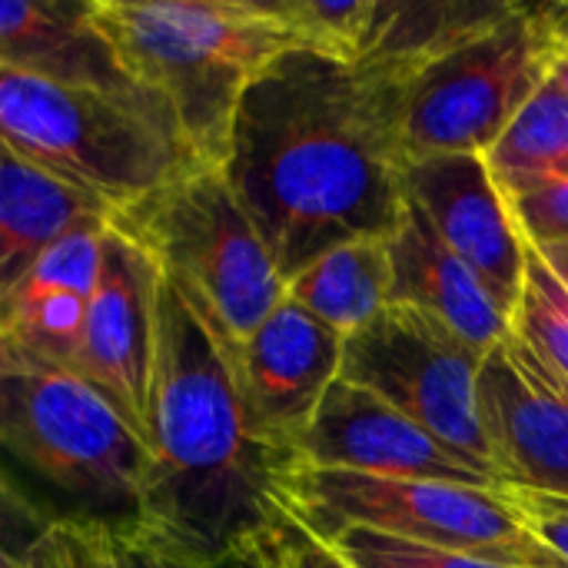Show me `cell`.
<instances>
[{
  "mask_svg": "<svg viewBox=\"0 0 568 568\" xmlns=\"http://www.w3.org/2000/svg\"><path fill=\"white\" fill-rule=\"evenodd\" d=\"M403 186L436 236L486 283L513 320L526 283L529 243L496 190L486 160L473 153L419 156L406 163Z\"/></svg>",
  "mask_w": 568,
  "mask_h": 568,
  "instance_id": "cell-13",
  "label": "cell"
},
{
  "mask_svg": "<svg viewBox=\"0 0 568 568\" xmlns=\"http://www.w3.org/2000/svg\"><path fill=\"white\" fill-rule=\"evenodd\" d=\"M0 67L60 87L110 93L166 116L123 70L90 13V0H0Z\"/></svg>",
  "mask_w": 568,
  "mask_h": 568,
  "instance_id": "cell-15",
  "label": "cell"
},
{
  "mask_svg": "<svg viewBox=\"0 0 568 568\" xmlns=\"http://www.w3.org/2000/svg\"><path fill=\"white\" fill-rule=\"evenodd\" d=\"M296 33L300 50L336 63H359L383 37L389 0H276Z\"/></svg>",
  "mask_w": 568,
  "mask_h": 568,
  "instance_id": "cell-21",
  "label": "cell"
},
{
  "mask_svg": "<svg viewBox=\"0 0 568 568\" xmlns=\"http://www.w3.org/2000/svg\"><path fill=\"white\" fill-rule=\"evenodd\" d=\"M243 556H253L266 568H356L343 552H336L329 542H323L316 532L300 526L283 509L270 532Z\"/></svg>",
  "mask_w": 568,
  "mask_h": 568,
  "instance_id": "cell-25",
  "label": "cell"
},
{
  "mask_svg": "<svg viewBox=\"0 0 568 568\" xmlns=\"http://www.w3.org/2000/svg\"><path fill=\"white\" fill-rule=\"evenodd\" d=\"M529 246L568 243V176L536 186L506 203Z\"/></svg>",
  "mask_w": 568,
  "mask_h": 568,
  "instance_id": "cell-27",
  "label": "cell"
},
{
  "mask_svg": "<svg viewBox=\"0 0 568 568\" xmlns=\"http://www.w3.org/2000/svg\"><path fill=\"white\" fill-rule=\"evenodd\" d=\"M329 542L336 552H343L356 568H516L496 559L469 556V552H453V549H436V546H419L393 536H379L369 529H343Z\"/></svg>",
  "mask_w": 568,
  "mask_h": 568,
  "instance_id": "cell-23",
  "label": "cell"
},
{
  "mask_svg": "<svg viewBox=\"0 0 568 568\" xmlns=\"http://www.w3.org/2000/svg\"><path fill=\"white\" fill-rule=\"evenodd\" d=\"M479 419L509 489L568 499V386L516 333L483 359Z\"/></svg>",
  "mask_w": 568,
  "mask_h": 568,
  "instance_id": "cell-12",
  "label": "cell"
},
{
  "mask_svg": "<svg viewBox=\"0 0 568 568\" xmlns=\"http://www.w3.org/2000/svg\"><path fill=\"white\" fill-rule=\"evenodd\" d=\"M296 466L253 426L233 349L163 276L136 523L163 542L223 566L250 552L280 516Z\"/></svg>",
  "mask_w": 568,
  "mask_h": 568,
  "instance_id": "cell-2",
  "label": "cell"
},
{
  "mask_svg": "<svg viewBox=\"0 0 568 568\" xmlns=\"http://www.w3.org/2000/svg\"><path fill=\"white\" fill-rule=\"evenodd\" d=\"M97 532L106 568H226L163 542L136 519H97Z\"/></svg>",
  "mask_w": 568,
  "mask_h": 568,
  "instance_id": "cell-24",
  "label": "cell"
},
{
  "mask_svg": "<svg viewBox=\"0 0 568 568\" xmlns=\"http://www.w3.org/2000/svg\"><path fill=\"white\" fill-rule=\"evenodd\" d=\"M393 250V303L429 313L489 356L509 339L513 320L486 290V283L436 236L429 220L406 200V216L389 236Z\"/></svg>",
  "mask_w": 568,
  "mask_h": 568,
  "instance_id": "cell-17",
  "label": "cell"
},
{
  "mask_svg": "<svg viewBox=\"0 0 568 568\" xmlns=\"http://www.w3.org/2000/svg\"><path fill=\"white\" fill-rule=\"evenodd\" d=\"M513 333L568 386V290L532 246L513 310Z\"/></svg>",
  "mask_w": 568,
  "mask_h": 568,
  "instance_id": "cell-22",
  "label": "cell"
},
{
  "mask_svg": "<svg viewBox=\"0 0 568 568\" xmlns=\"http://www.w3.org/2000/svg\"><path fill=\"white\" fill-rule=\"evenodd\" d=\"M483 359L446 323L393 303L343 343L339 379L373 393L449 449L496 473L479 419Z\"/></svg>",
  "mask_w": 568,
  "mask_h": 568,
  "instance_id": "cell-9",
  "label": "cell"
},
{
  "mask_svg": "<svg viewBox=\"0 0 568 568\" xmlns=\"http://www.w3.org/2000/svg\"><path fill=\"white\" fill-rule=\"evenodd\" d=\"M503 200L568 176V90L552 77L483 156Z\"/></svg>",
  "mask_w": 568,
  "mask_h": 568,
  "instance_id": "cell-20",
  "label": "cell"
},
{
  "mask_svg": "<svg viewBox=\"0 0 568 568\" xmlns=\"http://www.w3.org/2000/svg\"><path fill=\"white\" fill-rule=\"evenodd\" d=\"M110 223L156 260L233 353L286 300V276L216 166L176 176Z\"/></svg>",
  "mask_w": 568,
  "mask_h": 568,
  "instance_id": "cell-5",
  "label": "cell"
},
{
  "mask_svg": "<svg viewBox=\"0 0 568 568\" xmlns=\"http://www.w3.org/2000/svg\"><path fill=\"white\" fill-rule=\"evenodd\" d=\"M110 216L106 203L60 183L0 140V303L53 243Z\"/></svg>",
  "mask_w": 568,
  "mask_h": 568,
  "instance_id": "cell-18",
  "label": "cell"
},
{
  "mask_svg": "<svg viewBox=\"0 0 568 568\" xmlns=\"http://www.w3.org/2000/svg\"><path fill=\"white\" fill-rule=\"evenodd\" d=\"M30 568H106L93 516H57L23 559Z\"/></svg>",
  "mask_w": 568,
  "mask_h": 568,
  "instance_id": "cell-26",
  "label": "cell"
},
{
  "mask_svg": "<svg viewBox=\"0 0 568 568\" xmlns=\"http://www.w3.org/2000/svg\"><path fill=\"white\" fill-rule=\"evenodd\" d=\"M0 568H30L23 559H17V556H7V552H0Z\"/></svg>",
  "mask_w": 568,
  "mask_h": 568,
  "instance_id": "cell-32",
  "label": "cell"
},
{
  "mask_svg": "<svg viewBox=\"0 0 568 568\" xmlns=\"http://www.w3.org/2000/svg\"><path fill=\"white\" fill-rule=\"evenodd\" d=\"M0 446L93 519H133L146 443L77 373L0 339Z\"/></svg>",
  "mask_w": 568,
  "mask_h": 568,
  "instance_id": "cell-6",
  "label": "cell"
},
{
  "mask_svg": "<svg viewBox=\"0 0 568 568\" xmlns=\"http://www.w3.org/2000/svg\"><path fill=\"white\" fill-rule=\"evenodd\" d=\"M160 280L156 260L120 226L106 223L77 376L90 383L143 443L156 363Z\"/></svg>",
  "mask_w": 568,
  "mask_h": 568,
  "instance_id": "cell-10",
  "label": "cell"
},
{
  "mask_svg": "<svg viewBox=\"0 0 568 568\" xmlns=\"http://www.w3.org/2000/svg\"><path fill=\"white\" fill-rule=\"evenodd\" d=\"M296 466L356 473L373 479H423L509 489L496 473L449 449L419 423L346 379H336L323 396L310 429L300 439Z\"/></svg>",
  "mask_w": 568,
  "mask_h": 568,
  "instance_id": "cell-11",
  "label": "cell"
},
{
  "mask_svg": "<svg viewBox=\"0 0 568 568\" xmlns=\"http://www.w3.org/2000/svg\"><path fill=\"white\" fill-rule=\"evenodd\" d=\"M286 300L349 339L393 306L389 236H359L320 253L286 280Z\"/></svg>",
  "mask_w": 568,
  "mask_h": 568,
  "instance_id": "cell-19",
  "label": "cell"
},
{
  "mask_svg": "<svg viewBox=\"0 0 568 568\" xmlns=\"http://www.w3.org/2000/svg\"><path fill=\"white\" fill-rule=\"evenodd\" d=\"M506 493L513 496L516 509L523 513L536 539L568 568V499L529 493V489H506Z\"/></svg>",
  "mask_w": 568,
  "mask_h": 568,
  "instance_id": "cell-29",
  "label": "cell"
},
{
  "mask_svg": "<svg viewBox=\"0 0 568 568\" xmlns=\"http://www.w3.org/2000/svg\"><path fill=\"white\" fill-rule=\"evenodd\" d=\"M280 509L320 539L369 529L516 568H566L536 539L506 489L293 466L280 486Z\"/></svg>",
  "mask_w": 568,
  "mask_h": 568,
  "instance_id": "cell-7",
  "label": "cell"
},
{
  "mask_svg": "<svg viewBox=\"0 0 568 568\" xmlns=\"http://www.w3.org/2000/svg\"><path fill=\"white\" fill-rule=\"evenodd\" d=\"M539 250V256L549 263V270L556 273V280L568 290V243H552V246H532Z\"/></svg>",
  "mask_w": 568,
  "mask_h": 568,
  "instance_id": "cell-30",
  "label": "cell"
},
{
  "mask_svg": "<svg viewBox=\"0 0 568 568\" xmlns=\"http://www.w3.org/2000/svg\"><path fill=\"white\" fill-rule=\"evenodd\" d=\"M226 568H266V566H260L253 556H240V559H233V562H223Z\"/></svg>",
  "mask_w": 568,
  "mask_h": 568,
  "instance_id": "cell-31",
  "label": "cell"
},
{
  "mask_svg": "<svg viewBox=\"0 0 568 568\" xmlns=\"http://www.w3.org/2000/svg\"><path fill=\"white\" fill-rule=\"evenodd\" d=\"M419 77L386 50L359 63L290 50L243 93L220 170L286 280L339 243L399 230Z\"/></svg>",
  "mask_w": 568,
  "mask_h": 568,
  "instance_id": "cell-1",
  "label": "cell"
},
{
  "mask_svg": "<svg viewBox=\"0 0 568 568\" xmlns=\"http://www.w3.org/2000/svg\"><path fill=\"white\" fill-rule=\"evenodd\" d=\"M57 516L43 513L23 489H17L0 469V552L27 559L47 536Z\"/></svg>",
  "mask_w": 568,
  "mask_h": 568,
  "instance_id": "cell-28",
  "label": "cell"
},
{
  "mask_svg": "<svg viewBox=\"0 0 568 568\" xmlns=\"http://www.w3.org/2000/svg\"><path fill=\"white\" fill-rule=\"evenodd\" d=\"M90 13L133 83L216 170L250 83L300 50L276 0H90Z\"/></svg>",
  "mask_w": 568,
  "mask_h": 568,
  "instance_id": "cell-3",
  "label": "cell"
},
{
  "mask_svg": "<svg viewBox=\"0 0 568 568\" xmlns=\"http://www.w3.org/2000/svg\"><path fill=\"white\" fill-rule=\"evenodd\" d=\"M343 336L283 300L233 353L240 393L256 433L296 459L323 396L339 379Z\"/></svg>",
  "mask_w": 568,
  "mask_h": 568,
  "instance_id": "cell-14",
  "label": "cell"
},
{
  "mask_svg": "<svg viewBox=\"0 0 568 568\" xmlns=\"http://www.w3.org/2000/svg\"><path fill=\"white\" fill-rule=\"evenodd\" d=\"M106 223L110 220H100L67 233L30 266L0 303L3 343L40 363L77 373Z\"/></svg>",
  "mask_w": 568,
  "mask_h": 568,
  "instance_id": "cell-16",
  "label": "cell"
},
{
  "mask_svg": "<svg viewBox=\"0 0 568 568\" xmlns=\"http://www.w3.org/2000/svg\"><path fill=\"white\" fill-rule=\"evenodd\" d=\"M568 57V0L513 10L426 70L409 97V160L439 153L486 156L519 110Z\"/></svg>",
  "mask_w": 568,
  "mask_h": 568,
  "instance_id": "cell-8",
  "label": "cell"
},
{
  "mask_svg": "<svg viewBox=\"0 0 568 568\" xmlns=\"http://www.w3.org/2000/svg\"><path fill=\"white\" fill-rule=\"evenodd\" d=\"M0 140L60 183L97 196L113 213L203 166L163 113L3 67Z\"/></svg>",
  "mask_w": 568,
  "mask_h": 568,
  "instance_id": "cell-4",
  "label": "cell"
},
{
  "mask_svg": "<svg viewBox=\"0 0 568 568\" xmlns=\"http://www.w3.org/2000/svg\"><path fill=\"white\" fill-rule=\"evenodd\" d=\"M556 77H559V83L568 90V57H566V63L559 67V73H556Z\"/></svg>",
  "mask_w": 568,
  "mask_h": 568,
  "instance_id": "cell-33",
  "label": "cell"
}]
</instances>
